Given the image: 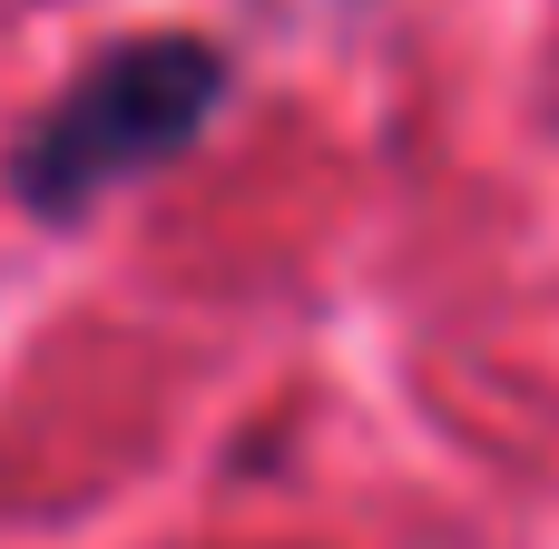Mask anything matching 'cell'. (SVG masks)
Returning <instances> with one entry per match:
<instances>
[{"label":"cell","mask_w":559,"mask_h":549,"mask_svg":"<svg viewBox=\"0 0 559 549\" xmlns=\"http://www.w3.org/2000/svg\"><path fill=\"white\" fill-rule=\"evenodd\" d=\"M226 79H236L226 49L197 29H128L108 49H88L39 98V118L10 138V196L39 226H79L118 187L187 157L206 138V118L226 108Z\"/></svg>","instance_id":"cell-1"}]
</instances>
